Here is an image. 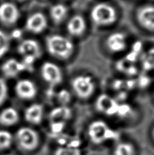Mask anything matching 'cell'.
Returning a JSON list of instances; mask_svg holds the SVG:
<instances>
[{
    "mask_svg": "<svg viewBox=\"0 0 154 155\" xmlns=\"http://www.w3.org/2000/svg\"><path fill=\"white\" fill-rule=\"evenodd\" d=\"M18 51L23 57L31 56L35 58L39 57L41 54V50L39 44L34 40L27 39L19 44Z\"/></svg>",
    "mask_w": 154,
    "mask_h": 155,
    "instance_id": "15",
    "label": "cell"
},
{
    "mask_svg": "<svg viewBox=\"0 0 154 155\" xmlns=\"http://www.w3.org/2000/svg\"><path fill=\"white\" fill-rule=\"evenodd\" d=\"M15 91L19 97L29 100L34 98L37 94V88L34 82L29 80H21L16 83Z\"/></svg>",
    "mask_w": 154,
    "mask_h": 155,
    "instance_id": "13",
    "label": "cell"
},
{
    "mask_svg": "<svg viewBox=\"0 0 154 155\" xmlns=\"http://www.w3.org/2000/svg\"><path fill=\"white\" fill-rule=\"evenodd\" d=\"M46 48L49 53L56 59L68 61L75 54L76 46L74 40L67 35L52 34L46 40Z\"/></svg>",
    "mask_w": 154,
    "mask_h": 155,
    "instance_id": "2",
    "label": "cell"
},
{
    "mask_svg": "<svg viewBox=\"0 0 154 155\" xmlns=\"http://www.w3.org/2000/svg\"><path fill=\"white\" fill-rule=\"evenodd\" d=\"M18 120V112L14 107H7L0 113V123L4 126L14 125Z\"/></svg>",
    "mask_w": 154,
    "mask_h": 155,
    "instance_id": "20",
    "label": "cell"
},
{
    "mask_svg": "<svg viewBox=\"0 0 154 155\" xmlns=\"http://www.w3.org/2000/svg\"><path fill=\"white\" fill-rule=\"evenodd\" d=\"M69 9L64 4L59 3L52 5L50 8V14L52 20L55 23L60 24L67 20Z\"/></svg>",
    "mask_w": 154,
    "mask_h": 155,
    "instance_id": "17",
    "label": "cell"
},
{
    "mask_svg": "<svg viewBox=\"0 0 154 155\" xmlns=\"http://www.w3.org/2000/svg\"><path fill=\"white\" fill-rule=\"evenodd\" d=\"M119 106L120 102L111 93H100L95 99V107L97 111L109 117H116Z\"/></svg>",
    "mask_w": 154,
    "mask_h": 155,
    "instance_id": "9",
    "label": "cell"
},
{
    "mask_svg": "<svg viewBox=\"0 0 154 155\" xmlns=\"http://www.w3.org/2000/svg\"><path fill=\"white\" fill-rule=\"evenodd\" d=\"M152 95H153V97L154 99V88H153V93H152Z\"/></svg>",
    "mask_w": 154,
    "mask_h": 155,
    "instance_id": "31",
    "label": "cell"
},
{
    "mask_svg": "<svg viewBox=\"0 0 154 155\" xmlns=\"http://www.w3.org/2000/svg\"><path fill=\"white\" fill-rule=\"evenodd\" d=\"M152 136H153V140H154V127H153V131H152Z\"/></svg>",
    "mask_w": 154,
    "mask_h": 155,
    "instance_id": "30",
    "label": "cell"
},
{
    "mask_svg": "<svg viewBox=\"0 0 154 155\" xmlns=\"http://www.w3.org/2000/svg\"><path fill=\"white\" fill-rule=\"evenodd\" d=\"M41 73L43 79L48 83L51 88H55L60 84L63 80V72L55 63L46 62L41 68Z\"/></svg>",
    "mask_w": 154,
    "mask_h": 155,
    "instance_id": "10",
    "label": "cell"
},
{
    "mask_svg": "<svg viewBox=\"0 0 154 155\" xmlns=\"http://www.w3.org/2000/svg\"><path fill=\"white\" fill-rule=\"evenodd\" d=\"M19 11L14 4L5 2L0 5V21L5 24H14L18 20Z\"/></svg>",
    "mask_w": 154,
    "mask_h": 155,
    "instance_id": "11",
    "label": "cell"
},
{
    "mask_svg": "<svg viewBox=\"0 0 154 155\" xmlns=\"http://www.w3.org/2000/svg\"><path fill=\"white\" fill-rule=\"evenodd\" d=\"M134 108L127 101L120 102L119 108L117 113L116 117L121 119H127L130 118L134 112Z\"/></svg>",
    "mask_w": 154,
    "mask_h": 155,
    "instance_id": "22",
    "label": "cell"
},
{
    "mask_svg": "<svg viewBox=\"0 0 154 155\" xmlns=\"http://www.w3.org/2000/svg\"><path fill=\"white\" fill-rule=\"evenodd\" d=\"M18 1H21H21H24V0H18Z\"/></svg>",
    "mask_w": 154,
    "mask_h": 155,
    "instance_id": "34",
    "label": "cell"
},
{
    "mask_svg": "<svg viewBox=\"0 0 154 155\" xmlns=\"http://www.w3.org/2000/svg\"><path fill=\"white\" fill-rule=\"evenodd\" d=\"M67 123L60 121H51L50 123V132L52 134L58 135L62 134L64 131Z\"/></svg>",
    "mask_w": 154,
    "mask_h": 155,
    "instance_id": "27",
    "label": "cell"
},
{
    "mask_svg": "<svg viewBox=\"0 0 154 155\" xmlns=\"http://www.w3.org/2000/svg\"><path fill=\"white\" fill-rule=\"evenodd\" d=\"M103 48L107 53L114 56H122L128 51L130 39L124 31H114L107 34L103 40Z\"/></svg>",
    "mask_w": 154,
    "mask_h": 155,
    "instance_id": "4",
    "label": "cell"
},
{
    "mask_svg": "<svg viewBox=\"0 0 154 155\" xmlns=\"http://www.w3.org/2000/svg\"><path fill=\"white\" fill-rule=\"evenodd\" d=\"M9 46V38L4 32L0 31V58H2L8 51Z\"/></svg>",
    "mask_w": 154,
    "mask_h": 155,
    "instance_id": "26",
    "label": "cell"
},
{
    "mask_svg": "<svg viewBox=\"0 0 154 155\" xmlns=\"http://www.w3.org/2000/svg\"><path fill=\"white\" fill-rule=\"evenodd\" d=\"M135 148L130 142H122L115 147L114 155H135Z\"/></svg>",
    "mask_w": 154,
    "mask_h": 155,
    "instance_id": "21",
    "label": "cell"
},
{
    "mask_svg": "<svg viewBox=\"0 0 154 155\" xmlns=\"http://www.w3.org/2000/svg\"><path fill=\"white\" fill-rule=\"evenodd\" d=\"M54 155H82L79 148L60 146L55 150Z\"/></svg>",
    "mask_w": 154,
    "mask_h": 155,
    "instance_id": "25",
    "label": "cell"
},
{
    "mask_svg": "<svg viewBox=\"0 0 154 155\" xmlns=\"http://www.w3.org/2000/svg\"><path fill=\"white\" fill-rule=\"evenodd\" d=\"M13 140L14 137L10 131L0 129V150L9 148L12 144Z\"/></svg>",
    "mask_w": 154,
    "mask_h": 155,
    "instance_id": "24",
    "label": "cell"
},
{
    "mask_svg": "<svg viewBox=\"0 0 154 155\" xmlns=\"http://www.w3.org/2000/svg\"><path fill=\"white\" fill-rule=\"evenodd\" d=\"M55 97L60 106H69L74 96L71 91L63 88L56 93Z\"/></svg>",
    "mask_w": 154,
    "mask_h": 155,
    "instance_id": "23",
    "label": "cell"
},
{
    "mask_svg": "<svg viewBox=\"0 0 154 155\" xmlns=\"http://www.w3.org/2000/svg\"><path fill=\"white\" fill-rule=\"evenodd\" d=\"M15 140L23 150L33 151L39 146L40 138L35 129L29 127H23L16 131Z\"/></svg>",
    "mask_w": 154,
    "mask_h": 155,
    "instance_id": "7",
    "label": "cell"
},
{
    "mask_svg": "<svg viewBox=\"0 0 154 155\" xmlns=\"http://www.w3.org/2000/svg\"><path fill=\"white\" fill-rule=\"evenodd\" d=\"M8 95V87L4 80L0 78V106L4 103Z\"/></svg>",
    "mask_w": 154,
    "mask_h": 155,
    "instance_id": "28",
    "label": "cell"
},
{
    "mask_svg": "<svg viewBox=\"0 0 154 155\" xmlns=\"http://www.w3.org/2000/svg\"><path fill=\"white\" fill-rule=\"evenodd\" d=\"M140 70L149 74L154 73V46L144 49L139 61Z\"/></svg>",
    "mask_w": 154,
    "mask_h": 155,
    "instance_id": "14",
    "label": "cell"
},
{
    "mask_svg": "<svg viewBox=\"0 0 154 155\" xmlns=\"http://www.w3.org/2000/svg\"><path fill=\"white\" fill-rule=\"evenodd\" d=\"M134 20L143 31L154 34V4L144 3L139 5L134 11Z\"/></svg>",
    "mask_w": 154,
    "mask_h": 155,
    "instance_id": "6",
    "label": "cell"
},
{
    "mask_svg": "<svg viewBox=\"0 0 154 155\" xmlns=\"http://www.w3.org/2000/svg\"><path fill=\"white\" fill-rule=\"evenodd\" d=\"M120 19V12L112 3L106 0H99L90 8L88 21L99 29L114 27Z\"/></svg>",
    "mask_w": 154,
    "mask_h": 155,
    "instance_id": "1",
    "label": "cell"
},
{
    "mask_svg": "<svg viewBox=\"0 0 154 155\" xmlns=\"http://www.w3.org/2000/svg\"><path fill=\"white\" fill-rule=\"evenodd\" d=\"M12 36L14 38H16V39H18L20 38L21 37L22 35V32L21 30L19 29H16V30H14V31H13L12 33Z\"/></svg>",
    "mask_w": 154,
    "mask_h": 155,
    "instance_id": "29",
    "label": "cell"
},
{
    "mask_svg": "<svg viewBox=\"0 0 154 155\" xmlns=\"http://www.w3.org/2000/svg\"><path fill=\"white\" fill-rule=\"evenodd\" d=\"M87 134L90 140L97 145L116 140L118 135L116 131L102 120H95L90 123L88 127Z\"/></svg>",
    "mask_w": 154,
    "mask_h": 155,
    "instance_id": "5",
    "label": "cell"
},
{
    "mask_svg": "<svg viewBox=\"0 0 154 155\" xmlns=\"http://www.w3.org/2000/svg\"><path fill=\"white\" fill-rule=\"evenodd\" d=\"M48 22L46 17L41 12L34 13L28 17L26 21V27L29 31L40 34L46 29Z\"/></svg>",
    "mask_w": 154,
    "mask_h": 155,
    "instance_id": "12",
    "label": "cell"
},
{
    "mask_svg": "<svg viewBox=\"0 0 154 155\" xmlns=\"http://www.w3.org/2000/svg\"><path fill=\"white\" fill-rule=\"evenodd\" d=\"M2 71L8 77H14L24 71L22 62L14 59L7 60L2 65Z\"/></svg>",
    "mask_w": 154,
    "mask_h": 155,
    "instance_id": "19",
    "label": "cell"
},
{
    "mask_svg": "<svg viewBox=\"0 0 154 155\" xmlns=\"http://www.w3.org/2000/svg\"><path fill=\"white\" fill-rule=\"evenodd\" d=\"M133 1H135V2H139V1H142V0H133Z\"/></svg>",
    "mask_w": 154,
    "mask_h": 155,
    "instance_id": "32",
    "label": "cell"
},
{
    "mask_svg": "<svg viewBox=\"0 0 154 155\" xmlns=\"http://www.w3.org/2000/svg\"><path fill=\"white\" fill-rule=\"evenodd\" d=\"M44 110L41 104H34L29 106L24 112V118L28 123L38 124L42 121Z\"/></svg>",
    "mask_w": 154,
    "mask_h": 155,
    "instance_id": "16",
    "label": "cell"
},
{
    "mask_svg": "<svg viewBox=\"0 0 154 155\" xmlns=\"http://www.w3.org/2000/svg\"><path fill=\"white\" fill-rule=\"evenodd\" d=\"M5 155H14V154H5Z\"/></svg>",
    "mask_w": 154,
    "mask_h": 155,
    "instance_id": "33",
    "label": "cell"
},
{
    "mask_svg": "<svg viewBox=\"0 0 154 155\" xmlns=\"http://www.w3.org/2000/svg\"><path fill=\"white\" fill-rule=\"evenodd\" d=\"M73 116V110L69 106H60L52 110L50 114L51 121H60L67 123Z\"/></svg>",
    "mask_w": 154,
    "mask_h": 155,
    "instance_id": "18",
    "label": "cell"
},
{
    "mask_svg": "<svg viewBox=\"0 0 154 155\" xmlns=\"http://www.w3.org/2000/svg\"><path fill=\"white\" fill-rule=\"evenodd\" d=\"M88 19L81 14H74L66 21V31L68 36L73 40L80 39L87 34L88 30Z\"/></svg>",
    "mask_w": 154,
    "mask_h": 155,
    "instance_id": "8",
    "label": "cell"
},
{
    "mask_svg": "<svg viewBox=\"0 0 154 155\" xmlns=\"http://www.w3.org/2000/svg\"><path fill=\"white\" fill-rule=\"evenodd\" d=\"M71 91L79 100L87 101L94 97L97 90V82L89 73H79L74 76L70 82Z\"/></svg>",
    "mask_w": 154,
    "mask_h": 155,
    "instance_id": "3",
    "label": "cell"
}]
</instances>
